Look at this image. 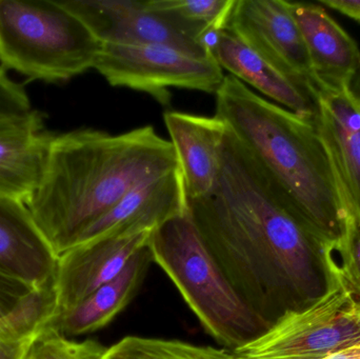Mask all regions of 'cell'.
I'll return each instance as SVG.
<instances>
[{"label":"cell","mask_w":360,"mask_h":359,"mask_svg":"<svg viewBox=\"0 0 360 359\" xmlns=\"http://www.w3.org/2000/svg\"><path fill=\"white\" fill-rule=\"evenodd\" d=\"M188 210L231 286L270 327L327 291L328 244L228 126L217 183Z\"/></svg>","instance_id":"6da1fadb"},{"label":"cell","mask_w":360,"mask_h":359,"mask_svg":"<svg viewBox=\"0 0 360 359\" xmlns=\"http://www.w3.org/2000/svg\"><path fill=\"white\" fill-rule=\"evenodd\" d=\"M188 212V198L184 177L177 169L131 190L115 206L86 228L72 248L153 231L166 221Z\"/></svg>","instance_id":"30bf717a"},{"label":"cell","mask_w":360,"mask_h":359,"mask_svg":"<svg viewBox=\"0 0 360 359\" xmlns=\"http://www.w3.org/2000/svg\"><path fill=\"white\" fill-rule=\"evenodd\" d=\"M319 135L333 162L345 202L360 213V103L348 86L315 82Z\"/></svg>","instance_id":"7c38bea8"},{"label":"cell","mask_w":360,"mask_h":359,"mask_svg":"<svg viewBox=\"0 0 360 359\" xmlns=\"http://www.w3.org/2000/svg\"><path fill=\"white\" fill-rule=\"evenodd\" d=\"M321 6L338 11L340 14L360 23V0H321Z\"/></svg>","instance_id":"4316f807"},{"label":"cell","mask_w":360,"mask_h":359,"mask_svg":"<svg viewBox=\"0 0 360 359\" xmlns=\"http://www.w3.org/2000/svg\"><path fill=\"white\" fill-rule=\"evenodd\" d=\"M328 266V265H327ZM330 282L317 301L288 312L266 332L233 352L237 359H323L360 345V299L328 266Z\"/></svg>","instance_id":"8992f818"},{"label":"cell","mask_w":360,"mask_h":359,"mask_svg":"<svg viewBox=\"0 0 360 359\" xmlns=\"http://www.w3.org/2000/svg\"><path fill=\"white\" fill-rule=\"evenodd\" d=\"M148 1L154 10L173 17L184 27L194 32L205 44L210 33L226 29L236 4V0H148Z\"/></svg>","instance_id":"ffe728a7"},{"label":"cell","mask_w":360,"mask_h":359,"mask_svg":"<svg viewBox=\"0 0 360 359\" xmlns=\"http://www.w3.org/2000/svg\"><path fill=\"white\" fill-rule=\"evenodd\" d=\"M101 44H162L197 58H213L194 32L151 8L148 0H59Z\"/></svg>","instance_id":"ba28073f"},{"label":"cell","mask_w":360,"mask_h":359,"mask_svg":"<svg viewBox=\"0 0 360 359\" xmlns=\"http://www.w3.org/2000/svg\"><path fill=\"white\" fill-rule=\"evenodd\" d=\"M94 69L112 86L147 93L169 105V89L216 94L226 75L214 58H197L162 44H101Z\"/></svg>","instance_id":"52a82bcc"},{"label":"cell","mask_w":360,"mask_h":359,"mask_svg":"<svg viewBox=\"0 0 360 359\" xmlns=\"http://www.w3.org/2000/svg\"><path fill=\"white\" fill-rule=\"evenodd\" d=\"M211 54L222 70L276 105L306 117H316V100L312 91L279 71L231 30L224 29L217 34Z\"/></svg>","instance_id":"9a60e30c"},{"label":"cell","mask_w":360,"mask_h":359,"mask_svg":"<svg viewBox=\"0 0 360 359\" xmlns=\"http://www.w3.org/2000/svg\"><path fill=\"white\" fill-rule=\"evenodd\" d=\"M164 119L188 200L205 197L217 183L226 124L216 116L205 117L177 111H167Z\"/></svg>","instance_id":"5bb4252c"},{"label":"cell","mask_w":360,"mask_h":359,"mask_svg":"<svg viewBox=\"0 0 360 359\" xmlns=\"http://www.w3.org/2000/svg\"><path fill=\"white\" fill-rule=\"evenodd\" d=\"M226 29L279 71L312 91L314 72L285 0H236Z\"/></svg>","instance_id":"9c48e42d"},{"label":"cell","mask_w":360,"mask_h":359,"mask_svg":"<svg viewBox=\"0 0 360 359\" xmlns=\"http://www.w3.org/2000/svg\"><path fill=\"white\" fill-rule=\"evenodd\" d=\"M36 335L21 341H0V359H23Z\"/></svg>","instance_id":"484cf974"},{"label":"cell","mask_w":360,"mask_h":359,"mask_svg":"<svg viewBox=\"0 0 360 359\" xmlns=\"http://www.w3.org/2000/svg\"><path fill=\"white\" fill-rule=\"evenodd\" d=\"M345 204L344 231L338 242L328 244L326 259L360 299V213L348 202Z\"/></svg>","instance_id":"7402d4cb"},{"label":"cell","mask_w":360,"mask_h":359,"mask_svg":"<svg viewBox=\"0 0 360 359\" xmlns=\"http://www.w3.org/2000/svg\"><path fill=\"white\" fill-rule=\"evenodd\" d=\"M57 261L27 204L0 196V273L37 290L54 285Z\"/></svg>","instance_id":"4fadbf2b"},{"label":"cell","mask_w":360,"mask_h":359,"mask_svg":"<svg viewBox=\"0 0 360 359\" xmlns=\"http://www.w3.org/2000/svg\"><path fill=\"white\" fill-rule=\"evenodd\" d=\"M152 261L147 244L113 280L75 307L57 314L49 326L65 339L90 334L105 328L136 295Z\"/></svg>","instance_id":"ac0fdd59"},{"label":"cell","mask_w":360,"mask_h":359,"mask_svg":"<svg viewBox=\"0 0 360 359\" xmlns=\"http://www.w3.org/2000/svg\"><path fill=\"white\" fill-rule=\"evenodd\" d=\"M151 233L146 231L82 244L61 254L54 280L58 314L75 307L113 280L147 246Z\"/></svg>","instance_id":"8fae6325"},{"label":"cell","mask_w":360,"mask_h":359,"mask_svg":"<svg viewBox=\"0 0 360 359\" xmlns=\"http://www.w3.org/2000/svg\"><path fill=\"white\" fill-rule=\"evenodd\" d=\"M348 88L351 94L360 103V65L359 69H357V71L355 72L354 75H353V77L351 78Z\"/></svg>","instance_id":"83f0119b"},{"label":"cell","mask_w":360,"mask_h":359,"mask_svg":"<svg viewBox=\"0 0 360 359\" xmlns=\"http://www.w3.org/2000/svg\"><path fill=\"white\" fill-rule=\"evenodd\" d=\"M91 359H237L232 351L177 339L126 337Z\"/></svg>","instance_id":"d6986e66"},{"label":"cell","mask_w":360,"mask_h":359,"mask_svg":"<svg viewBox=\"0 0 360 359\" xmlns=\"http://www.w3.org/2000/svg\"><path fill=\"white\" fill-rule=\"evenodd\" d=\"M35 289L0 273V316L12 311L25 296Z\"/></svg>","instance_id":"d4e9b609"},{"label":"cell","mask_w":360,"mask_h":359,"mask_svg":"<svg viewBox=\"0 0 360 359\" xmlns=\"http://www.w3.org/2000/svg\"><path fill=\"white\" fill-rule=\"evenodd\" d=\"M103 349L95 341H69L48 325L36 335L23 359H91Z\"/></svg>","instance_id":"603a6c76"},{"label":"cell","mask_w":360,"mask_h":359,"mask_svg":"<svg viewBox=\"0 0 360 359\" xmlns=\"http://www.w3.org/2000/svg\"><path fill=\"white\" fill-rule=\"evenodd\" d=\"M285 2L306 44L315 82L349 86L360 65L356 41L321 4Z\"/></svg>","instance_id":"2e32d148"},{"label":"cell","mask_w":360,"mask_h":359,"mask_svg":"<svg viewBox=\"0 0 360 359\" xmlns=\"http://www.w3.org/2000/svg\"><path fill=\"white\" fill-rule=\"evenodd\" d=\"M33 111L25 89L0 67V122L25 117Z\"/></svg>","instance_id":"cb8c5ba5"},{"label":"cell","mask_w":360,"mask_h":359,"mask_svg":"<svg viewBox=\"0 0 360 359\" xmlns=\"http://www.w3.org/2000/svg\"><path fill=\"white\" fill-rule=\"evenodd\" d=\"M57 314L54 285L34 290L12 311L0 316V341H21L34 337Z\"/></svg>","instance_id":"44dd1931"},{"label":"cell","mask_w":360,"mask_h":359,"mask_svg":"<svg viewBox=\"0 0 360 359\" xmlns=\"http://www.w3.org/2000/svg\"><path fill=\"white\" fill-rule=\"evenodd\" d=\"M216 117L252 152L325 244L344 231L346 204L315 118L289 111L226 75Z\"/></svg>","instance_id":"3957f363"},{"label":"cell","mask_w":360,"mask_h":359,"mask_svg":"<svg viewBox=\"0 0 360 359\" xmlns=\"http://www.w3.org/2000/svg\"><path fill=\"white\" fill-rule=\"evenodd\" d=\"M52 137L35 110L0 122V196L27 204L41 178Z\"/></svg>","instance_id":"e0dca14e"},{"label":"cell","mask_w":360,"mask_h":359,"mask_svg":"<svg viewBox=\"0 0 360 359\" xmlns=\"http://www.w3.org/2000/svg\"><path fill=\"white\" fill-rule=\"evenodd\" d=\"M148 247L152 261L218 344L234 351L270 328L231 286L203 244L190 210L153 230Z\"/></svg>","instance_id":"277c9868"},{"label":"cell","mask_w":360,"mask_h":359,"mask_svg":"<svg viewBox=\"0 0 360 359\" xmlns=\"http://www.w3.org/2000/svg\"><path fill=\"white\" fill-rule=\"evenodd\" d=\"M179 169L171 141L151 126L122 134L79 129L53 135L27 207L57 257L137 185Z\"/></svg>","instance_id":"7a4b0ae2"},{"label":"cell","mask_w":360,"mask_h":359,"mask_svg":"<svg viewBox=\"0 0 360 359\" xmlns=\"http://www.w3.org/2000/svg\"><path fill=\"white\" fill-rule=\"evenodd\" d=\"M101 42L59 0H0V67L49 84L94 69Z\"/></svg>","instance_id":"5b68a950"}]
</instances>
